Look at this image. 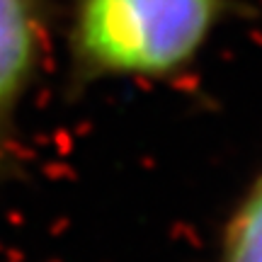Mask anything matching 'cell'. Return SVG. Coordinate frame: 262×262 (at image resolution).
<instances>
[{
  "label": "cell",
  "instance_id": "1",
  "mask_svg": "<svg viewBox=\"0 0 262 262\" xmlns=\"http://www.w3.org/2000/svg\"><path fill=\"white\" fill-rule=\"evenodd\" d=\"M219 0H85L78 44L97 68L168 73L196 54Z\"/></svg>",
  "mask_w": 262,
  "mask_h": 262
},
{
  "label": "cell",
  "instance_id": "2",
  "mask_svg": "<svg viewBox=\"0 0 262 262\" xmlns=\"http://www.w3.org/2000/svg\"><path fill=\"white\" fill-rule=\"evenodd\" d=\"M37 51V25L29 0H0V112L27 80Z\"/></svg>",
  "mask_w": 262,
  "mask_h": 262
},
{
  "label": "cell",
  "instance_id": "3",
  "mask_svg": "<svg viewBox=\"0 0 262 262\" xmlns=\"http://www.w3.org/2000/svg\"><path fill=\"white\" fill-rule=\"evenodd\" d=\"M221 262H262V180L245 196L226 231Z\"/></svg>",
  "mask_w": 262,
  "mask_h": 262
}]
</instances>
